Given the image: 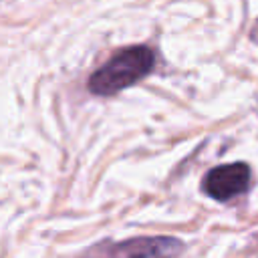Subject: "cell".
Here are the masks:
<instances>
[{"label": "cell", "mask_w": 258, "mask_h": 258, "mask_svg": "<svg viewBox=\"0 0 258 258\" xmlns=\"http://www.w3.org/2000/svg\"><path fill=\"white\" fill-rule=\"evenodd\" d=\"M183 242L173 236H137L123 242H105L85 258H177Z\"/></svg>", "instance_id": "7a4b0ae2"}, {"label": "cell", "mask_w": 258, "mask_h": 258, "mask_svg": "<svg viewBox=\"0 0 258 258\" xmlns=\"http://www.w3.org/2000/svg\"><path fill=\"white\" fill-rule=\"evenodd\" d=\"M155 67V54L145 44H135L117 50L105 64H101L89 77V91L99 97L115 95L141 79H145Z\"/></svg>", "instance_id": "6da1fadb"}, {"label": "cell", "mask_w": 258, "mask_h": 258, "mask_svg": "<svg viewBox=\"0 0 258 258\" xmlns=\"http://www.w3.org/2000/svg\"><path fill=\"white\" fill-rule=\"evenodd\" d=\"M250 177H252V173L246 163H242V161L224 163V165L212 167L204 175L202 189L218 202H228V200L240 196L242 191H246Z\"/></svg>", "instance_id": "3957f363"}]
</instances>
